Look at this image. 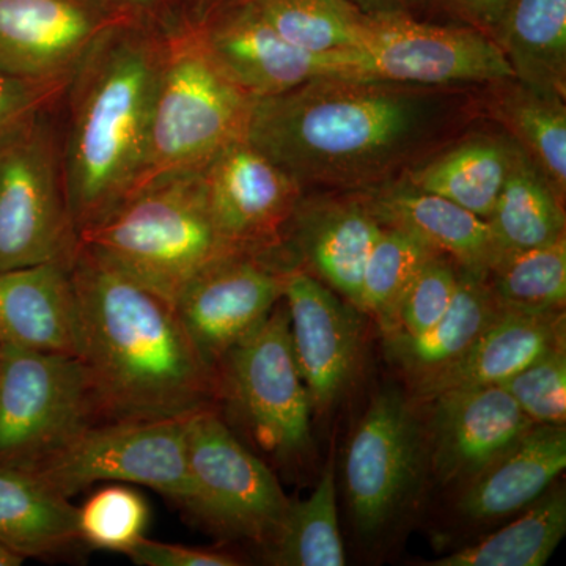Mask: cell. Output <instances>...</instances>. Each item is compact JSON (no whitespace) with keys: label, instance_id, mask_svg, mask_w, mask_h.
Returning <instances> with one entry per match:
<instances>
[{"label":"cell","instance_id":"obj_1","mask_svg":"<svg viewBox=\"0 0 566 566\" xmlns=\"http://www.w3.org/2000/svg\"><path fill=\"white\" fill-rule=\"evenodd\" d=\"M475 88L318 77L253 98L245 139L305 192L365 191L479 120Z\"/></svg>","mask_w":566,"mask_h":566},{"label":"cell","instance_id":"obj_2","mask_svg":"<svg viewBox=\"0 0 566 566\" xmlns=\"http://www.w3.org/2000/svg\"><path fill=\"white\" fill-rule=\"evenodd\" d=\"M77 359L99 422L181 419L216 406V375L175 305L87 245L70 266Z\"/></svg>","mask_w":566,"mask_h":566},{"label":"cell","instance_id":"obj_3","mask_svg":"<svg viewBox=\"0 0 566 566\" xmlns=\"http://www.w3.org/2000/svg\"><path fill=\"white\" fill-rule=\"evenodd\" d=\"M166 36L137 22H117L66 85L62 164L77 238L136 188Z\"/></svg>","mask_w":566,"mask_h":566},{"label":"cell","instance_id":"obj_4","mask_svg":"<svg viewBox=\"0 0 566 566\" xmlns=\"http://www.w3.org/2000/svg\"><path fill=\"white\" fill-rule=\"evenodd\" d=\"M80 243L172 304L208 264L240 251L219 233L197 172L137 189Z\"/></svg>","mask_w":566,"mask_h":566},{"label":"cell","instance_id":"obj_5","mask_svg":"<svg viewBox=\"0 0 566 566\" xmlns=\"http://www.w3.org/2000/svg\"><path fill=\"white\" fill-rule=\"evenodd\" d=\"M252 102L211 61L191 24L167 33L133 192L164 178L199 172L223 147L245 136Z\"/></svg>","mask_w":566,"mask_h":566},{"label":"cell","instance_id":"obj_6","mask_svg":"<svg viewBox=\"0 0 566 566\" xmlns=\"http://www.w3.org/2000/svg\"><path fill=\"white\" fill-rule=\"evenodd\" d=\"M218 400L253 444L279 463L311 452L314 409L294 359L283 300L216 367Z\"/></svg>","mask_w":566,"mask_h":566},{"label":"cell","instance_id":"obj_7","mask_svg":"<svg viewBox=\"0 0 566 566\" xmlns=\"http://www.w3.org/2000/svg\"><path fill=\"white\" fill-rule=\"evenodd\" d=\"M423 87H480L513 76L493 40L415 14L368 18L352 48L334 52L333 76Z\"/></svg>","mask_w":566,"mask_h":566},{"label":"cell","instance_id":"obj_8","mask_svg":"<svg viewBox=\"0 0 566 566\" xmlns=\"http://www.w3.org/2000/svg\"><path fill=\"white\" fill-rule=\"evenodd\" d=\"M96 422L76 356L0 346V465L35 471Z\"/></svg>","mask_w":566,"mask_h":566},{"label":"cell","instance_id":"obj_9","mask_svg":"<svg viewBox=\"0 0 566 566\" xmlns=\"http://www.w3.org/2000/svg\"><path fill=\"white\" fill-rule=\"evenodd\" d=\"M77 245L61 132L48 109L0 147V271L71 263Z\"/></svg>","mask_w":566,"mask_h":566},{"label":"cell","instance_id":"obj_10","mask_svg":"<svg viewBox=\"0 0 566 566\" xmlns=\"http://www.w3.org/2000/svg\"><path fill=\"white\" fill-rule=\"evenodd\" d=\"M186 455L192 490L186 510L219 534L270 546L290 499L268 464L233 433L218 406L189 416Z\"/></svg>","mask_w":566,"mask_h":566},{"label":"cell","instance_id":"obj_11","mask_svg":"<svg viewBox=\"0 0 566 566\" xmlns=\"http://www.w3.org/2000/svg\"><path fill=\"white\" fill-rule=\"evenodd\" d=\"M188 419L93 423L32 472L69 499L95 483H123L150 488L188 509Z\"/></svg>","mask_w":566,"mask_h":566},{"label":"cell","instance_id":"obj_12","mask_svg":"<svg viewBox=\"0 0 566 566\" xmlns=\"http://www.w3.org/2000/svg\"><path fill=\"white\" fill-rule=\"evenodd\" d=\"M428 468L417 403L398 387L376 395L346 447L344 480L354 526L378 535L419 493Z\"/></svg>","mask_w":566,"mask_h":566},{"label":"cell","instance_id":"obj_13","mask_svg":"<svg viewBox=\"0 0 566 566\" xmlns=\"http://www.w3.org/2000/svg\"><path fill=\"white\" fill-rule=\"evenodd\" d=\"M289 266L282 248L234 251L208 264L178 294L175 311L214 375L223 356L281 303Z\"/></svg>","mask_w":566,"mask_h":566},{"label":"cell","instance_id":"obj_14","mask_svg":"<svg viewBox=\"0 0 566 566\" xmlns=\"http://www.w3.org/2000/svg\"><path fill=\"white\" fill-rule=\"evenodd\" d=\"M208 210L223 240L240 251H275L305 192L244 137L197 172Z\"/></svg>","mask_w":566,"mask_h":566},{"label":"cell","instance_id":"obj_15","mask_svg":"<svg viewBox=\"0 0 566 566\" xmlns=\"http://www.w3.org/2000/svg\"><path fill=\"white\" fill-rule=\"evenodd\" d=\"M123 20L109 0H0V70L66 87L96 41Z\"/></svg>","mask_w":566,"mask_h":566},{"label":"cell","instance_id":"obj_16","mask_svg":"<svg viewBox=\"0 0 566 566\" xmlns=\"http://www.w3.org/2000/svg\"><path fill=\"white\" fill-rule=\"evenodd\" d=\"M282 300L301 378L312 409L323 415L344 398L357 374L363 352L360 311L294 264L283 279Z\"/></svg>","mask_w":566,"mask_h":566},{"label":"cell","instance_id":"obj_17","mask_svg":"<svg viewBox=\"0 0 566 566\" xmlns=\"http://www.w3.org/2000/svg\"><path fill=\"white\" fill-rule=\"evenodd\" d=\"M191 25L216 66L252 98L281 95L333 73L334 52L300 50L245 0L227 3Z\"/></svg>","mask_w":566,"mask_h":566},{"label":"cell","instance_id":"obj_18","mask_svg":"<svg viewBox=\"0 0 566 566\" xmlns=\"http://www.w3.org/2000/svg\"><path fill=\"white\" fill-rule=\"evenodd\" d=\"M427 405L428 465L444 485L471 482L535 424L502 386L449 390Z\"/></svg>","mask_w":566,"mask_h":566},{"label":"cell","instance_id":"obj_19","mask_svg":"<svg viewBox=\"0 0 566 566\" xmlns=\"http://www.w3.org/2000/svg\"><path fill=\"white\" fill-rule=\"evenodd\" d=\"M382 226L356 192L307 191L282 238L294 266L359 308L365 264Z\"/></svg>","mask_w":566,"mask_h":566},{"label":"cell","instance_id":"obj_20","mask_svg":"<svg viewBox=\"0 0 566 566\" xmlns=\"http://www.w3.org/2000/svg\"><path fill=\"white\" fill-rule=\"evenodd\" d=\"M564 344L565 312L532 314L502 308L460 357L415 382L411 398L422 405L449 390L501 386L542 354Z\"/></svg>","mask_w":566,"mask_h":566},{"label":"cell","instance_id":"obj_21","mask_svg":"<svg viewBox=\"0 0 566 566\" xmlns=\"http://www.w3.org/2000/svg\"><path fill=\"white\" fill-rule=\"evenodd\" d=\"M382 227L405 230L472 273L486 275L501 260L486 219L400 180L356 192Z\"/></svg>","mask_w":566,"mask_h":566},{"label":"cell","instance_id":"obj_22","mask_svg":"<svg viewBox=\"0 0 566 566\" xmlns=\"http://www.w3.org/2000/svg\"><path fill=\"white\" fill-rule=\"evenodd\" d=\"M71 263L0 271V346L77 357Z\"/></svg>","mask_w":566,"mask_h":566},{"label":"cell","instance_id":"obj_23","mask_svg":"<svg viewBox=\"0 0 566 566\" xmlns=\"http://www.w3.org/2000/svg\"><path fill=\"white\" fill-rule=\"evenodd\" d=\"M520 150L502 129L488 132L469 126L398 180L488 219Z\"/></svg>","mask_w":566,"mask_h":566},{"label":"cell","instance_id":"obj_24","mask_svg":"<svg viewBox=\"0 0 566 566\" xmlns=\"http://www.w3.org/2000/svg\"><path fill=\"white\" fill-rule=\"evenodd\" d=\"M565 427L534 424L497 460L463 485L457 510L469 521H493L534 504L564 474Z\"/></svg>","mask_w":566,"mask_h":566},{"label":"cell","instance_id":"obj_25","mask_svg":"<svg viewBox=\"0 0 566 566\" xmlns=\"http://www.w3.org/2000/svg\"><path fill=\"white\" fill-rule=\"evenodd\" d=\"M480 118L493 120L566 199V98L516 77L475 91Z\"/></svg>","mask_w":566,"mask_h":566},{"label":"cell","instance_id":"obj_26","mask_svg":"<svg viewBox=\"0 0 566 566\" xmlns=\"http://www.w3.org/2000/svg\"><path fill=\"white\" fill-rule=\"evenodd\" d=\"M80 543L69 497L35 472L0 465V546L24 562L63 556Z\"/></svg>","mask_w":566,"mask_h":566},{"label":"cell","instance_id":"obj_27","mask_svg":"<svg viewBox=\"0 0 566 566\" xmlns=\"http://www.w3.org/2000/svg\"><path fill=\"white\" fill-rule=\"evenodd\" d=\"M501 311L486 275L460 268L455 296L444 316L416 337L385 335L387 354L415 385L460 357Z\"/></svg>","mask_w":566,"mask_h":566},{"label":"cell","instance_id":"obj_28","mask_svg":"<svg viewBox=\"0 0 566 566\" xmlns=\"http://www.w3.org/2000/svg\"><path fill=\"white\" fill-rule=\"evenodd\" d=\"M493 41L516 80L566 98V0H513Z\"/></svg>","mask_w":566,"mask_h":566},{"label":"cell","instance_id":"obj_29","mask_svg":"<svg viewBox=\"0 0 566 566\" xmlns=\"http://www.w3.org/2000/svg\"><path fill=\"white\" fill-rule=\"evenodd\" d=\"M486 221L502 256L566 238L565 202L523 150Z\"/></svg>","mask_w":566,"mask_h":566},{"label":"cell","instance_id":"obj_30","mask_svg":"<svg viewBox=\"0 0 566 566\" xmlns=\"http://www.w3.org/2000/svg\"><path fill=\"white\" fill-rule=\"evenodd\" d=\"M566 534V497L551 491L527 506V512L501 531L455 553L430 562L431 566H542L547 564Z\"/></svg>","mask_w":566,"mask_h":566},{"label":"cell","instance_id":"obj_31","mask_svg":"<svg viewBox=\"0 0 566 566\" xmlns=\"http://www.w3.org/2000/svg\"><path fill=\"white\" fill-rule=\"evenodd\" d=\"M268 560L279 566H344L333 464L304 501H290L277 535L268 546Z\"/></svg>","mask_w":566,"mask_h":566},{"label":"cell","instance_id":"obj_32","mask_svg":"<svg viewBox=\"0 0 566 566\" xmlns=\"http://www.w3.org/2000/svg\"><path fill=\"white\" fill-rule=\"evenodd\" d=\"M271 28L294 46L312 54L352 48L368 18L349 0H245Z\"/></svg>","mask_w":566,"mask_h":566},{"label":"cell","instance_id":"obj_33","mask_svg":"<svg viewBox=\"0 0 566 566\" xmlns=\"http://www.w3.org/2000/svg\"><path fill=\"white\" fill-rule=\"evenodd\" d=\"M486 281L502 308L532 314L565 312L566 238L501 256Z\"/></svg>","mask_w":566,"mask_h":566},{"label":"cell","instance_id":"obj_34","mask_svg":"<svg viewBox=\"0 0 566 566\" xmlns=\"http://www.w3.org/2000/svg\"><path fill=\"white\" fill-rule=\"evenodd\" d=\"M438 253L412 233L382 227L365 264L359 301V311L374 316L382 334L392 329L398 304L409 283Z\"/></svg>","mask_w":566,"mask_h":566},{"label":"cell","instance_id":"obj_35","mask_svg":"<svg viewBox=\"0 0 566 566\" xmlns=\"http://www.w3.org/2000/svg\"><path fill=\"white\" fill-rule=\"evenodd\" d=\"M150 506L139 491L107 483L77 506L81 542L93 549L128 554L147 532Z\"/></svg>","mask_w":566,"mask_h":566},{"label":"cell","instance_id":"obj_36","mask_svg":"<svg viewBox=\"0 0 566 566\" xmlns=\"http://www.w3.org/2000/svg\"><path fill=\"white\" fill-rule=\"evenodd\" d=\"M535 424H566L565 344L554 346L501 385Z\"/></svg>","mask_w":566,"mask_h":566},{"label":"cell","instance_id":"obj_37","mask_svg":"<svg viewBox=\"0 0 566 566\" xmlns=\"http://www.w3.org/2000/svg\"><path fill=\"white\" fill-rule=\"evenodd\" d=\"M460 266L438 253L420 268L398 304L390 334L416 337L427 333L444 316L455 296Z\"/></svg>","mask_w":566,"mask_h":566},{"label":"cell","instance_id":"obj_38","mask_svg":"<svg viewBox=\"0 0 566 566\" xmlns=\"http://www.w3.org/2000/svg\"><path fill=\"white\" fill-rule=\"evenodd\" d=\"M66 87L21 80L0 70V147L63 98Z\"/></svg>","mask_w":566,"mask_h":566},{"label":"cell","instance_id":"obj_39","mask_svg":"<svg viewBox=\"0 0 566 566\" xmlns=\"http://www.w3.org/2000/svg\"><path fill=\"white\" fill-rule=\"evenodd\" d=\"M513 0H412V9L428 11L446 24L464 25L493 40L495 29Z\"/></svg>","mask_w":566,"mask_h":566},{"label":"cell","instance_id":"obj_40","mask_svg":"<svg viewBox=\"0 0 566 566\" xmlns=\"http://www.w3.org/2000/svg\"><path fill=\"white\" fill-rule=\"evenodd\" d=\"M126 556L139 566H238L240 557L223 551L178 545V543L155 542L144 538Z\"/></svg>","mask_w":566,"mask_h":566},{"label":"cell","instance_id":"obj_41","mask_svg":"<svg viewBox=\"0 0 566 566\" xmlns=\"http://www.w3.org/2000/svg\"><path fill=\"white\" fill-rule=\"evenodd\" d=\"M125 20L170 33L188 24L178 0H109Z\"/></svg>","mask_w":566,"mask_h":566},{"label":"cell","instance_id":"obj_42","mask_svg":"<svg viewBox=\"0 0 566 566\" xmlns=\"http://www.w3.org/2000/svg\"><path fill=\"white\" fill-rule=\"evenodd\" d=\"M349 2L371 18L387 17V14H415L412 0H349Z\"/></svg>","mask_w":566,"mask_h":566},{"label":"cell","instance_id":"obj_43","mask_svg":"<svg viewBox=\"0 0 566 566\" xmlns=\"http://www.w3.org/2000/svg\"><path fill=\"white\" fill-rule=\"evenodd\" d=\"M178 2H180L186 22L197 24L212 11L221 9V7L232 3L234 0H178Z\"/></svg>","mask_w":566,"mask_h":566},{"label":"cell","instance_id":"obj_44","mask_svg":"<svg viewBox=\"0 0 566 566\" xmlns=\"http://www.w3.org/2000/svg\"><path fill=\"white\" fill-rule=\"evenodd\" d=\"M22 560L20 557L11 554L6 547L0 546V566H18L21 565Z\"/></svg>","mask_w":566,"mask_h":566}]
</instances>
